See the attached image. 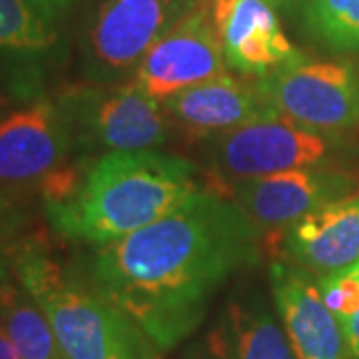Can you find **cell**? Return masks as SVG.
<instances>
[{"label": "cell", "instance_id": "1", "mask_svg": "<svg viewBox=\"0 0 359 359\" xmlns=\"http://www.w3.org/2000/svg\"><path fill=\"white\" fill-rule=\"evenodd\" d=\"M259 233L233 200L202 188L154 224L100 245L86 278L158 349H172L204 323L224 283L259 262Z\"/></svg>", "mask_w": 359, "mask_h": 359}, {"label": "cell", "instance_id": "2", "mask_svg": "<svg viewBox=\"0 0 359 359\" xmlns=\"http://www.w3.org/2000/svg\"><path fill=\"white\" fill-rule=\"evenodd\" d=\"M202 190L196 166L158 150L110 152L84 166L74 192L46 204L54 230L100 248L142 230Z\"/></svg>", "mask_w": 359, "mask_h": 359}, {"label": "cell", "instance_id": "3", "mask_svg": "<svg viewBox=\"0 0 359 359\" xmlns=\"http://www.w3.org/2000/svg\"><path fill=\"white\" fill-rule=\"evenodd\" d=\"M8 254L13 276L46 313L65 359H160L140 325L46 245L26 240Z\"/></svg>", "mask_w": 359, "mask_h": 359}, {"label": "cell", "instance_id": "4", "mask_svg": "<svg viewBox=\"0 0 359 359\" xmlns=\"http://www.w3.org/2000/svg\"><path fill=\"white\" fill-rule=\"evenodd\" d=\"M58 106L68 118L76 146L110 152L158 150L170 140V116L160 100L136 82H96L62 92Z\"/></svg>", "mask_w": 359, "mask_h": 359}, {"label": "cell", "instance_id": "5", "mask_svg": "<svg viewBox=\"0 0 359 359\" xmlns=\"http://www.w3.org/2000/svg\"><path fill=\"white\" fill-rule=\"evenodd\" d=\"M271 108L302 128L335 136L359 122V74L347 60H299L257 78Z\"/></svg>", "mask_w": 359, "mask_h": 359}, {"label": "cell", "instance_id": "6", "mask_svg": "<svg viewBox=\"0 0 359 359\" xmlns=\"http://www.w3.org/2000/svg\"><path fill=\"white\" fill-rule=\"evenodd\" d=\"M198 0H102L86 32V60L96 82L136 70L146 52L168 34Z\"/></svg>", "mask_w": 359, "mask_h": 359}, {"label": "cell", "instance_id": "7", "mask_svg": "<svg viewBox=\"0 0 359 359\" xmlns=\"http://www.w3.org/2000/svg\"><path fill=\"white\" fill-rule=\"evenodd\" d=\"M74 132L62 108L50 100L20 106L0 118V190H42L70 164Z\"/></svg>", "mask_w": 359, "mask_h": 359}, {"label": "cell", "instance_id": "8", "mask_svg": "<svg viewBox=\"0 0 359 359\" xmlns=\"http://www.w3.org/2000/svg\"><path fill=\"white\" fill-rule=\"evenodd\" d=\"M330 152V136L302 128L273 112L219 136L214 148V170L222 182L238 186L245 180L292 168L320 166Z\"/></svg>", "mask_w": 359, "mask_h": 359}, {"label": "cell", "instance_id": "9", "mask_svg": "<svg viewBox=\"0 0 359 359\" xmlns=\"http://www.w3.org/2000/svg\"><path fill=\"white\" fill-rule=\"evenodd\" d=\"M226 66L210 4L198 2L146 52L134 70V82L164 102L182 90L224 74Z\"/></svg>", "mask_w": 359, "mask_h": 359}, {"label": "cell", "instance_id": "10", "mask_svg": "<svg viewBox=\"0 0 359 359\" xmlns=\"http://www.w3.org/2000/svg\"><path fill=\"white\" fill-rule=\"evenodd\" d=\"M355 188V180L332 168L306 166L245 180L233 186V202L259 231H285L316 208L339 200Z\"/></svg>", "mask_w": 359, "mask_h": 359}, {"label": "cell", "instance_id": "11", "mask_svg": "<svg viewBox=\"0 0 359 359\" xmlns=\"http://www.w3.org/2000/svg\"><path fill=\"white\" fill-rule=\"evenodd\" d=\"M210 13L226 62L244 76L266 78L306 58L266 0H212Z\"/></svg>", "mask_w": 359, "mask_h": 359}, {"label": "cell", "instance_id": "12", "mask_svg": "<svg viewBox=\"0 0 359 359\" xmlns=\"http://www.w3.org/2000/svg\"><path fill=\"white\" fill-rule=\"evenodd\" d=\"M269 283L295 359H349L344 330L308 269L276 259L269 264Z\"/></svg>", "mask_w": 359, "mask_h": 359}, {"label": "cell", "instance_id": "13", "mask_svg": "<svg viewBox=\"0 0 359 359\" xmlns=\"http://www.w3.org/2000/svg\"><path fill=\"white\" fill-rule=\"evenodd\" d=\"M170 120L190 140H210L242 128L276 110L256 82H242L228 72L166 98Z\"/></svg>", "mask_w": 359, "mask_h": 359}, {"label": "cell", "instance_id": "14", "mask_svg": "<svg viewBox=\"0 0 359 359\" xmlns=\"http://www.w3.org/2000/svg\"><path fill=\"white\" fill-rule=\"evenodd\" d=\"M188 359H295L262 295H236L192 346Z\"/></svg>", "mask_w": 359, "mask_h": 359}, {"label": "cell", "instance_id": "15", "mask_svg": "<svg viewBox=\"0 0 359 359\" xmlns=\"http://www.w3.org/2000/svg\"><path fill=\"white\" fill-rule=\"evenodd\" d=\"M285 256L325 276L359 262V194L344 196L316 208L285 230Z\"/></svg>", "mask_w": 359, "mask_h": 359}, {"label": "cell", "instance_id": "16", "mask_svg": "<svg viewBox=\"0 0 359 359\" xmlns=\"http://www.w3.org/2000/svg\"><path fill=\"white\" fill-rule=\"evenodd\" d=\"M0 325L22 359H65L46 313L14 276L0 287Z\"/></svg>", "mask_w": 359, "mask_h": 359}, {"label": "cell", "instance_id": "17", "mask_svg": "<svg viewBox=\"0 0 359 359\" xmlns=\"http://www.w3.org/2000/svg\"><path fill=\"white\" fill-rule=\"evenodd\" d=\"M56 30L28 0H0V52L14 56L46 54L56 44Z\"/></svg>", "mask_w": 359, "mask_h": 359}, {"label": "cell", "instance_id": "18", "mask_svg": "<svg viewBox=\"0 0 359 359\" xmlns=\"http://www.w3.org/2000/svg\"><path fill=\"white\" fill-rule=\"evenodd\" d=\"M304 22L325 48L359 50V0H306Z\"/></svg>", "mask_w": 359, "mask_h": 359}, {"label": "cell", "instance_id": "19", "mask_svg": "<svg viewBox=\"0 0 359 359\" xmlns=\"http://www.w3.org/2000/svg\"><path fill=\"white\" fill-rule=\"evenodd\" d=\"M318 287L323 304L337 321H344L359 311V271L355 264L318 276Z\"/></svg>", "mask_w": 359, "mask_h": 359}, {"label": "cell", "instance_id": "20", "mask_svg": "<svg viewBox=\"0 0 359 359\" xmlns=\"http://www.w3.org/2000/svg\"><path fill=\"white\" fill-rule=\"evenodd\" d=\"M26 216L16 196L0 190V248H11L25 228Z\"/></svg>", "mask_w": 359, "mask_h": 359}, {"label": "cell", "instance_id": "21", "mask_svg": "<svg viewBox=\"0 0 359 359\" xmlns=\"http://www.w3.org/2000/svg\"><path fill=\"white\" fill-rule=\"evenodd\" d=\"M44 18H48L50 22L62 18L74 4V0H28Z\"/></svg>", "mask_w": 359, "mask_h": 359}, {"label": "cell", "instance_id": "22", "mask_svg": "<svg viewBox=\"0 0 359 359\" xmlns=\"http://www.w3.org/2000/svg\"><path fill=\"white\" fill-rule=\"evenodd\" d=\"M355 268H358L359 271V262H355ZM339 325H341V330H344V337H346L349 359H359V311L355 316L339 321Z\"/></svg>", "mask_w": 359, "mask_h": 359}, {"label": "cell", "instance_id": "23", "mask_svg": "<svg viewBox=\"0 0 359 359\" xmlns=\"http://www.w3.org/2000/svg\"><path fill=\"white\" fill-rule=\"evenodd\" d=\"M0 359H22L18 349L14 347L13 339L2 330V325H0Z\"/></svg>", "mask_w": 359, "mask_h": 359}, {"label": "cell", "instance_id": "24", "mask_svg": "<svg viewBox=\"0 0 359 359\" xmlns=\"http://www.w3.org/2000/svg\"><path fill=\"white\" fill-rule=\"evenodd\" d=\"M11 248H0V287L4 285V282L13 276V266H11Z\"/></svg>", "mask_w": 359, "mask_h": 359}, {"label": "cell", "instance_id": "25", "mask_svg": "<svg viewBox=\"0 0 359 359\" xmlns=\"http://www.w3.org/2000/svg\"><path fill=\"white\" fill-rule=\"evenodd\" d=\"M269 6H273V8H287V6H292V4H297V2H302V0H266Z\"/></svg>", "mask_w": 359, "mask_h": 359}]
</instances>
